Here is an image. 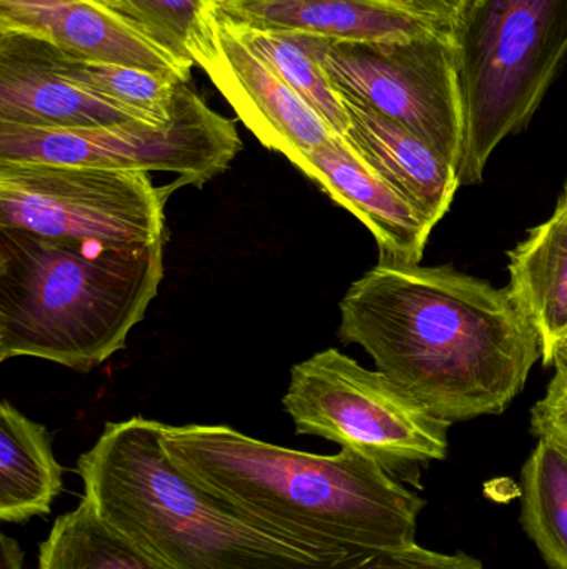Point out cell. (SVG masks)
Listing matches in <instances>:
<instances>
[{
    "label": "cell",
    "instance_id": "22",
    "mask_svg": "<svg viewBox=\"0 0 567 569\" xmlns=\"http://www.w3.org/2000/svg\"><path fill=\"white\" fill-rule=\"evenodd\" d=\"M115 10L193 66L209 52L219 26L215 0H119Z\"/></svg>",
    "mask_w": 567,
    "mask_h": 569
},
{
    "label": "cell",
    "instance_id": "12",
    "mask_svg": "<svg viewBox=\"0 0 567 569\" xmlns=\"http://www.w3.org/2000/svg\"><path fill=\"white\" fill-rule=\"evenodd\" d=\"M132 120L143 119L60 73L45 40L0 33V122L33 129H92Z\"/></svg>",
    "mask_w": 567,
    "mask_h": 569
},
{
    "label": "cell",
    "instance_id": "4",
    "mask_svg": "<svg viewBox=\"0 0 567 569\" xmlns=\"http://www.w3.org/2000/svg\"><path fill=\"white\" fill-rule=\"evenodd\" d=\"M163 280V242L107 246L0 227V361L87 373L123 350Z\"/></svg>",
    "mask_w": 567,
    "mask_h": 569
},
{
    "label": "cell",
    "instance_id": "2",
    "mask_svg": "<svg viewBox=\"0 0 567 569\" xmlns=\"http://www.w3.org/2000/svg\"><path fill=\"white\" fill-rule=\"evenodd\" d=\"M163 423H107L77 461L83 498L113 530L169 569H483L418 543L325 555L256 523L186 477L162 445Z\"/></svg>",
    "mask_w": 567,
    "mask_h": 569
},
{
    "label": "cell",
    "instance_id": "16",
    "mask_svg": "<svg viewBox=\"0 0 567 569\" xmlns=\"http://www.w3.org/2000/svg\"><path fill=\"white\" fill-rule=\"evenodd\" d=\"M508 290L541 338L543 363L567 338V206L508 252Z\"/></svg>",
    "mask_w": 567,
    "mask_h": 569
},
{
    "label": "cell",
    "instance_id": "3",
    "mask_svg": "<svg viewBox=\"0 0 567 569\" xmlns=\"http://www.w3.org/2000/svg\"><path fill=\"white\" fill-rule=\"evenodd\" d=\"M162 445L203 490L320 553L416 545L425 500L352 448L323 457L225 425H163Z\"/></svg>",
    "mask_w": 567,
    "mask_h": 569
},
{
    "label": "cell",
    "instance_id": "9",
    "mask_svg": "<svg viewBox=\"0 0 567 569\" xmlns=\"http://www.w3.org/2000/svg\"><path fill=\"white\" fill-rule=\"evenodd\" d=\"M322 66L335 89L395 120L458 170L463 103L452 37L373 46H326Z\"/></svg>",
    "mask_w": 567,
    "mask_h": 569
},
{
    "label": "cell",
    "instance_id": "15",
    "mask_svg": "<svg viewBox=\"0 0 567 569\" xmlns=\"http://www.w3.org/2000/svg\"><path fill=\"white\" fill-rule=\"evenodd\" d=\"M342 100L350 119L343 139L433 227L438 226L462 187L456 167L395 120L350 97Z\"/></svg>",
    "mask_w": 567,
    "mask_h": 569
},
{
    "label": "cell",
    "instance_id": "21",
    "mask_svg": "<svg viewBox=\"0 0 567 569\" xmlns=\"http://www.w3.org/2000/svg\"><path fill=\"white\" fill-rule=\"evenodd\" d=\"M50 56L67 79L126 107L146 122L165 123L170 119L179 80L136 67L79 59L52 43Z\"/></svg>",
    "mask_w": 567,
    "mask_h": 569
},
{
    "label": "cell",
    "instance_id": "28",
    "mask_svg": "<svg viewBox=\"0 0 567 569\" xmlns=\"http://www.w3.org/2000/svg\"><path fill=\"white\" fill-rule=\"evenodd\" d=\"M558 203H565V206H567V186L565 187V192H563L561 199H559Z\"/></svg>",
    "mask_w": 567,
    "mask_h": 569
},
{
    "label": "cell",
    "instance_id": "10",
    "mask_svg": "<svg viewBox=\"0 0 567 569\" xmlns=\"http://www.w3.org/2000/svg\"><path fill=\"white\" fill-rule=\"evenodd\" d=\"M199 67L259 142L285 156L293 166L298 167L306 152L336 136L292 87L245 46L223 17L219 16L215 39Z\"/></svg>",
    "mask_w": 567,
    "mask_h": 569
},
{
    "label": "cell",
    "instance_id": "27",
    "mask_svg": "<svg viewBox=\"0 0 567 569\" xmlns=\"http://www.w3.org/2000/svg\"><path fill=\"white\" fill-rule=\"evenodd\" d=\"M93 2L100 3V6L109 7V9L115 10L117 2H119V0H93Z\"/></svg>",
    "mask_w": 567,
    "mask_h": 569
},
{
    "label": "cell",
    "instance_id": "7",
    "mask_svg": "<svg viewBox=\"0 0 567 569\" xmlns=\"http://www.w3.org/2000/svg\"><path fill=\"white\" fill-rule=\"evenodd\" d=\"M242 140L235 123L180 82L165 123H117L92 129H33L0 122V160L102 169L172 172L173 190L205 186L229 169Z\"/></svg>",
    "mask_w": 567,
    "mask_h": 569
},
{
    "label": "cell",
    "instance_id": "6",
    "mask_svg": "<svg viewBox=\"0 0 567 569\" xmlns=\"http://www.w3.org/2000/svg\"><path fill=\"white\" fill-rule=\"evenodd\" d=\"M283 407L296 433L360 451L395 478L448 455L452 423L335 348L292 368Z\"/></svg>",
    "mask_w": 567,
    "mask_h": 569
},
{
    "label": "cell",
    "instance_id": "5",
    "mask_svg": "<svg viewBox=\"0 0 567 569\" xmlns=\"http://www.w3.org/2000/svg\"><path fill=\"white\" fill-rule=\"evenodd\" d=\"M463 103L462 186L531 122L567 66V0H469L453 32Z\"/></svg>",
    "mask_w": 567,
    "mask_h": 569
},
{
    "label": "cell",
    "instance_id": "24",
    "mask_svg": "<svg viewBox=\"0 0 567 569\" xmlns=\"http://www.w3.org/2000/svg\"><path fill=\"white\" fill-rule=\"evenodd\" d=\"M452 37L469 0H388Z\"/></svg>",
    "mask_w": 567,
    "mask_h": 569
},
{
    "label": "cell",
    "instance_id": "23",
    "mask_svg": "<svg viewBox=\"0 0 567 569\" xmlns=\"http://www.w3.org/2000/svg\"><path fill=\"white\" fill-rule=\"evenodd\" d=\"M531 433L567 448V373L556 371L545 397L533 407Z\"/></svg>",
    "mask_w": 567,
    "mask_h": 569
},
{
    "label": "cell",
    "instance_id": "26",
    "mask_svg": "<svg viewBox=\"0 0 567 569\" xmlns=\"http://www.w3.org/2000/svg\"><path fill=\"white\" fill-rule=\"evenodd\" d=\"M548 367H555L556 371H565L567 373V338L556 348Z\"/></svg>",
    "mask_w": 567,
    "mask_h": 569
},
{
    "label": "cell",
    "instance_id": "1",
    "mask_svg": "<svg viewBox=\"0 0 567 569\" xmlns=\"http://www.w3.org/2000/svg\"><path fill=\"white\" fill-rule=\"evenodd\" d=\"M342 343L435 417L502 415L543 360L541 338L508 287L453 267L378 262L340 301Z\"/></svg>",
    "mask_w": 567,
    "mask_h": 569
},
{
    "label": "cell",
    "instance_id": "11",
    "mask_svg": "<svg viewBox=\"0 0 567 569\" xmlns=\"http://www.w3.org/2000/svg\"><path fill=\"white\" fill-rule=\"evenodd\" d=\"M0 33H23L95 62L136 67L189 82L192 62L142 27L93 0H0Z\"/></svg>",
    "mask_w": 567,
    "mask_h": 569
},
{
    "label": "cell",
    "instance_id": "19",
    "mask_svg": "<svg viewBox=\"0 0 567 569\" xmlns=\"http://www.w3.org/2000/svg\"><path fill=\"white\" fill-rule=\"evenodd\" d=\"M39 569H169L107 525L82 498L39 548Z\"/></svg>",
    "mask_w": 567,
    "mask_h": 569
},
{
    "label": "cell",
    "instance_id": "14",
    "mask_svg": "<svg viewBox=\"0 0 567 569\" xmlns=\"http://www.w3.org/2000/svg\"><path fill=\"white\" fill-rule=\"evenodd\" d=\"M215 7L219 16L242 26L306 33L345 46L446 36L388 0H215Z\"/></svg>",
    "mask_w": 567,
    "mask_h": 569
},
{
    "label": "cell",
    "instance_id": "17",
    "mask_svg": "<svg viewBox=\"0 0 567 569\" xmlns=\"http://www.w3.org/2000/svg\"><path fill=\"white\" fill-rule=\"evenodd\" d=\"M63 468L43 425L0 405V520L26 523L50 513L62 491Z\"/></svg>",
    "mask_w": 567,
    "mask_h": 569
},
{
    "label": "cell",
    "instance_id": "8",
    "mask_svg": "<svg viewBox=\"0 0 567 569\" xmlns=\"http://www.w3.org/2000/svg\"><path fill=\"white\" fill-rule=\"evenodd\" d=\"M170 192L140 170L0 160V227L50 239L152 246L163 242Z\"/></svg>",
    "mask_w": 567,
    "mask_h": 569
},
{
    "label": "cell",
    "instance_id": "13",
    "mask_svg": "<svg viewBox=\"0 0 567 569\" xmlns=\"http://www.w3.org/2000/svg\"><path fill=\"white\" fill-rule=\"evenodd\" d=\"M296 169L372 232L378 243L379 262H422L435 227L366 166L343 137L332 136L306 152Z\"/></svg>",
    "mask_w": 567,
    "mask_h": 569
},
{
    "label": "cell",
    "instance_id": "18",
    "mask_svg": "<svg viewBox=\"0 0 567 569\" xmlns=\"http://www.w3.org/2000/svg\"><path fill=\"white\" fill-rule=\"evenodd\" d=\"M229 22L245 46L286 86L292 87L325 120L333 133L346 136L350 119L345 103L322 66L328 40L286 30L255 29L232 20Z\"/></svg>",
    "mask_w": 567,
    "mask_h": 569
},
{
    "label": "cell",
    "instance_id": "25",
    "mask_svg": "<svg viewBox=\"0 0 567 569\" xmlns=\"http://www.w3.org/2000/svg\"><path fill=\"white\" fill-rule=\"evenodd\" d=\"M0 569H23V551L6 533L0 535Z\"/></svg>",
    "mask_w": 567,
    "mask_h": 569
},
{
    "label": "cell",
    "instance_id": "20",
    "mask_svg": "<svg viewBox=\"0 0 567 569\" xmlns=\"http://www.w3.org/2000/svg\"><path fill=\"white\" fill-rule=\"evenodd\" d=\"M522 523L551 569H567V448L539 438L522 471Z\"/></svg>",
    "mask_w": 567,
    "mask_h": 569
}]
</instances>
